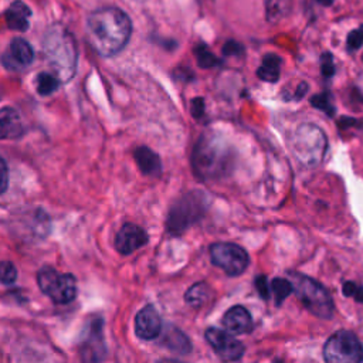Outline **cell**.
<instances>
[{
	"label": "cell",
	"mask_w": 363,
	"mask_h": 363,
	"mask_svg": "<svg viewBox=\"0 0 363 363\" xmlns=\"http://www.w3.org/2000/svg\"><path fill=\"white\" fill-rule=\"evenodd\" d=\"M132 34V23L118 7H102L92 11L86 20V37L91 47L102 57L121 52Z\"/></svg>",
	"instance_id": "6da1fadb"
},
{
	"label": "cell",
	"mask_w": 363,
	"mask_h": 363,
	"mask_svg": "<svg viewBox=\"0 0 363 363\" xmlns=\"http://www.w3.org/2000/svg\"><path fill=\"white\" fill-rule=\"evenodd\" d=\"M233 150L221 139L203 135L193 152V167L200 179H216L230 172Z\"/></svg>",
	"instance_id": "7a4b0ae2"
},
{
	"label": "cell",
	"mask_w": 363,
	"mask_h": 363,
	"mask_svg": "<svg viewBox=\"0 0 363 363\" xmlns=\"http://www.w3.org/2000/svg\"><path fill=\"white\" fill-rule=\"evenodd\" d=\"M44 55L60 81L74 77L78 51L71 33L61 27H52L44 37Z\"/></svg>",
	"instance_id": "3957f363"
},
{
	"label": "cell",
	"mask_w": 363,
	"mask_h": 363,
	"mask_svg": "<svg viewBox=\"0 0 363 363\" xmlns=\"http://www.w3.org/2000/svg\"><path fill=\"white\" fill-rule=\"evenodd\" d=\"M288 281L302 305L315 316L329 319L335 312L329 292L313 278L301 272H288Z\"/></svg>",
	"instance_id": "277c9868"
},
{
	"label": "cell",
	"mask_w": 363,
	"mask_h": 363,
	"mask_svg": "<svg viewBox=\"0 0 363 363\" xmlns=\"http://www.w3.org/2000/svg\"><path fill=\"white\" fill-rule=\"evenodd\" d=\"M291 150L305 166L319 164L326 153L328 139L325 132L313 123H302L291 136Z\"/></svg>",
	"instance_id": "5b68a950"
},
{
	"label": "cell",
	"mask_w": 363,
	"mask_h": 363,
	"mask_svg": "<svg viewBox=\"0 0 363 363\" xmlns=\"http://www.w3.org/2000/svg\"><path fill=\"white\" fill-rule=\"evenodd\" d=\"M37 284L54 303L65 305L75 299L78 288L74 275L61 274L52 267H43L37 272Z\"/></svg>",
	"instance_id": "8992f818"
},
{
	"label": "cell",
	"mask_w": 363,
	"mask_h": 363,
	"mask_svg": "<svg viewBox=\"0 0 363 363\" xmlns=\"http://www.w3.org/2000/svg\"><path fill=\"white\" fill-rule=\"evenodd\" d=\"M323 359L326 363H362L363 345L352 330L340 329L326 340Z\"/></svg>",
	"instance_id": "52a82bcc"
},
{
	"label": "cell",
	"mask_w": 363,
	"mask_h": 363,
	"mask_svg": "<svg viewBox=\"0 0 363 363\" xmlns=\"http://www.w3.org/2000/svg\"><path fill=\"white\" fill-rule=\"evenodd\" d=\"M206 210V196L193 191L179 199L169 211L167 230L172 234H182L190 224L197 221Z\"/></svg>",
	"instance_id": "ba28073f"
},
{
	"label": "cell",
	"mask_w": 363,
	"mask_h": 363,
	"mask_svg": "<svg viewBox=\"0 0 363 363\" xmlns=\"http://www.w3.org/2000/svg\"><path fill=\"white\" fill-rule=\"evenodd\" d=\"M211 262L221 268L227 275L237 277L242 274L250 262L247 251L234 242H214L210 245Z\"/></svg>",
	"instance_id": "9c48e42d"
},
{
	"label": "cell",
	"mask_w": 363,
	"mask_h": 363,
	"mask_svg": "<svg viewBox=\"0 0 363 363\" xmlns=\"http://www.w3.org/2000/svg\"><path fill=\"white\" fill-rule=\"evenodd\" d=\"M204 336L208 345L216 352V354L223 362H235L242 357L244 345L238 339H235L230 332L217 328H208Z\"/></svg>",
	"instance_id": "30bf717a"
},
{
	"label": "cell",
	"mask_w": 363,
	"mask_h": 363,
	"mask_svg": "<svg viewBox=\"0 0 363 363\" xmlns=\"http://www.w3.org/2000/svg\"><path fill=\"white\" fill-rule=\"evenodd\" d=\"M146 242H147L146 231L136 224L126 223L121 227V230L116 234L115 248L118 250V252L128 255L139 250L140 247H143Z\"/></svg>",
	"instance_id": "8fae6325"
},
{
	"label": "cell",
	"mask_w": 363,
	"mask_h": 363,
	"mask_svg": "<svg viewBox=\"0 0 363 363\" xmlns=\"http://www.w3.org/2000/svg\"><path fill=\"white\" fill-rule=\"evenodd\" d=\"M79 350L85 363H99L104 359L105 345L99 320H96V323L91 322V328L86 330Z\"/></svg>",
	"instance_id": "7c38bea8"
},
{
	"label": "cell",
	"mask_w": 363,
	"mask_h": 363,
	"mask_svg": "<svg viewBox=\"0 0 363 363\" xmlns=\"http://www.w3.org/2000/svg\"><path fill=\"white\" fill-rule=\"evenodd\" d=\"M135 332L143 340H153L162 332V319L157 311L147 305L135 316Z\"/></svg>",
	"instance_id": "4fadbf2b"
},
{
	"label": "cell",
	"mask_w": 363,
	"mask_h": 363,
	"mask_svg": "<svg viewBox=\"0 0 363 363\" xmlns=\"http://www.w3.org/2000/svg\"><path fill=\"white\" fill-rule=\"evenodd\" d=\"M34 52L31 45L23 38H14L7 52L3 55V62L10 69H21L33 62Z\"/></svg>",
	"instance_id": "5bb4252c"
},
{
	"label": "cell",
	"mask_w": 363,
	"mask_h": 363,
	"mask_svg": "<svg viewBox=\"0 0 363 363\" xmlns=\"http://www.w3.org/2000/svg\"><path fill=\"white\" fill-rule=\"evenodd\" d=\"M223 325L227 329V332L234 333V335L248 333L254 328V322H252V318H251L250 312L241 305L231 306L224 313Z\"/></svg>",
	"instance_id": "9a60e30c"
},
{
	"label": "cell",
	"mask_w": 363,
	"mask_h": 363,
	"mask_svg": "<svg viewBox=\"0 0 363 363\" xmlns=\"http://www.w3.org/2000/svg\"><path fill=\"white\" fill-rule=\"evenodd\" d=\"M23 133V122L14 108L0 109V139H16Z\"/></svg>",
	"instance_id": "2e32d148"
},
{
	"label": "cell",
	"mask_w": 363,
	"mask_h": 363,
	"mask_svg": "<svg viewBox=\"0 0 363 363\" xmlns=\"http://www.w3.org/2000/svg\"><path fill=\"white\" fill-rule=\"evenodd\" d=\"M30 16L31 10L28 6L20 0H16L6 11V23L11 30L26 31L30 27Z\"/></svg>",
	"instance_id": "e0dca14e"
},
{
	"label": "cell",
	"mask_w": 363,
	"mask_h": 363,
	"mask_svg": "<svg viewBox=\"0 0 363 363\" xmlns=\"http://www.w3.org/2000/svg\"><path fill=\"white\" fill-rule=\"evenodd\" d=\"M133 157L140 169V172L146 176H159L162 173V162L157 153L146 146H140L135 149Z\"/></svg>",
	"instance_id": "ac0fdd59"
},
{
	"label": "cell",
	"mask_w": 363,
	"mask_h": 363,
	"mask_svg": "<svg viewBox=\"0 0 363 363\" xmlns=\"http://www.w3.org/2000/svg\"><path fill=\"white\" fill-rule=\"evenodd\" d=\"M163 345L167 349L174 350L182 354L189 353L191 350V343H190L189 337L177 328H170L166 330V333L163 335Z\"/></svg>",
	"instance_id": "d6986e66"
},
{
	"label": "cell",
	"mask_w": 363,
	"mask_h": 363,
	"mask_svg": "<svg viewBox=\"0 0 363 363\" xmlns=\"http://www.w3.org/2000/svg\"><path fill=\"white\" fill-rule=\"evenodd\" d=\"M292 0H264L265 18L271 24L282 21L291 11Z\"/></svg>",
	"instance_id": "ffe728a7"
},
{
	"label": "cell",
	"mask_w": 363,
	"mask_h": 363,
	"mask_svg": "<svg viewBox=\"0 0 363 363\" xmlns=\"http://www.w3.org/2000/svg\"><path fill=\"white\" fill-rule=\"evenodd\" d=\"M279 65H281V58L277 54H267L262 57V64L257 69L258 78L267 82H277L279 78Z\"/></svg>",
	"instance_id": "44dd1931"
},
{
	"label": "cell",
	"mask_w": 363,
	"mask_h": 363,
	"mask_svg": "<svg viewBox=\"0 0 363 363\" xmlns=\"http://www.w3.org/2000/svg\"><path fill=\"white\" fill-rule=\"evenodd\" d=\"M210 295L211 288L206 282H197L189 288L184 295V301L193 308H200L210 299Z\"/></svg>",
	"instance_id": "7402d4cb"
},
{
	"label": "cell",
	"mask_w": 363,
	"mask_h": 363,
	"mask_svg": "<svg viewBox=\"0 0 363 363\" xmlns=\"http://www.w3.org/2000/svg\"><path fill=\"white\" fill-rule=\"evenodd\" d=\"M58 82H60V79L55 75L48 74V72H40L37 77V92L40 95L47 96L57 89Z\"/></svg>",
	"instance_id": "603a6c76"
},
{
	"label": "cell",
	"mask_w": 363,
	"mask_h": 363,
	"mask_svg": "<svg viewBox=\"0 0 363 363\" xmlns=\"http://www.w3.org/2000/svg\"><path fill=\"white\" fill-rule=\"evenodd\" d=\"M271 291L275 296V305H281L284 302V299L291 294L292 291V285L288 279L284 278H275L271 282Z\"/></svg>",
	"instance_id": "cb8c5ba5"
},
{
	"label": "cell",
	"mask_w": 363,
	"mask_h": 363,
	"mask_svg": "<svg viewBox=\"0 0 363 363\" xmlns=\"http://www.w3.org/2000/svg\"><path fill=\"white\" fill-rule=\"evenodd\" d=\"M194 55H196L199 65L203 68H210V67L218 64L217 57L204 44H200L194 48Z\"/></svg>",
	"instance_id": "d4e9b609"
},
{
	"label": "cell",
	"mask_w": 363,
	"mask_h": 363,
	"mask_svg": "<svg viewBox=\"0 0 363 363\" xmlns=\"http://www.w3.org/2000/svg\"><path fill=\"white\" fill-rule=\"evenodd\" d=\"M17 278V269L10 261H0V282L13 284Z\"/></svg>",
	"instance_id": "484cf974"
},
{
	"label": "cell",
	"mask_w": 363,
	"mask_h": 363,
	"mask_svg": "<svg viewBox=\"0 0 363 363\" xmlns=\"http://www.w3.org/2000/svg\"><path fill=\"white\" fill-rule=\"evenodd\" d=\"M342 292L345 296H352L357 302H363V285L347 281L342 286Z\"/></svg>",
	"instance_id": "4316f807"
},
{
	"label": "cell",
	"mask_w": 363,
	"mask_h": 363,
	"mask_svg": "<svg viewBox=\"0 0 363 363\" xmlns=\"http://www.w3.org/2000/svg\"><path fill=\"white\" fill-rule=\"evenodd\" d=\"M311 104L320 109V111H325L328 115H333V106L330 104V98L328 94H318L315 95L312 99H311Z\"/></svg>",
	"instance_id": "83f0119b"
},
{
	"label": "cell",
	"mask_w": 363,
	"mask_h": 363,
	"mask_svg": "<svg viewBox=\"0 0 363 363\" xmlns=\"http://www.w3.org/2000/svg\"><path fill=\"white\" fill-rule=\"evenodd\" d=\"M363 45V26L349 33L347 35V47L350 50H357Z\"/></svg>",
	"instance_id": "f1b7e54d"
},
{
	"label": "cell",
	"mask_w": 363,
	"mask_h": 363,
	"mask_svg": "<svg viewBox=\"0 0 363 363\" xmlns=\"http://www.w3.org/2000/svg\"><path fill=\"white\" fill-rule=\"evenodd\" d=\"M9 187V169L3 157H0V194H3Z\"/></svg>",
	"instance_id": "f546056e"
},
{
	"label": "cell",
	"mask_w": 363,
	"mask_h": 363,
	"mask_svg": "<svg viewBox=\"0 0 363 363\" xmlns=\"http://www.w3.org/2000/svg\"><path fill=\"white\" fill-rule=\"evenodd\" d=\"M255 288H257V291H258V294L261 295L262 299H267L269 296V288H268V284H267V278L264 275L257 277Z\"/></svg>",
	"instance_id": "4dcf8cb0"
},
{
	"label": "cell",
	"mask_w": 363,
	"mask_h": 363,
	"mask_svg": "<svg viewBox=\"0 0 363 363\" xmlns=\"http://www.w3.org/2000/svg\"><path fill=\"white\" fill-rule=\"evenodd\" d=\"M223 52H224L225 55H237V54H241V52H242V45L238 44V43L234 41V40H230V41H227V43L224 44Z\"/></svg>",
	"instance_id": "1f68e13d"
},
{
	"label": "cell",
	"mask_w": 363,
	"mask_h": 363,
	"mask_svg": "<svg viewBox=\"0 0 363 363\" xmlns=\"http://www.w3.org/2000/svg\"><path fill=\"white\" fill-rule=\"evenodd\" d=\"M190 105H191V115L194 118H200L204 113V101H203V98L191 99Z\"/></svg>",
	"instance_id": "d6a6232c"
},
{
	"label": "cell",
	"mask_w": 363,
	"mask_h": 363,
	"mask_svg": "<svg viewBox=\"0 0 363 363\" xmlns=\"http://www.w3.org/2000/svg\"><path fill=\"white\" fill-rule=\"evenodd\" d=\"M333 72H335V65L332 64L330 57H329V61L322 62V74L325 77H330V75H333Z\"/></svg>",
	"instance_id": "836d02e7"
},
{
	"label": "cell",
	"mask_w": 363,
	"mask_h": 363,
	"mask_svg": "<svg viewBox=\"0 0 363 363\" xmlns=\"http://www.w3.org/2000/svg\"><path fill=\"white\" fill-rule=\"evenodd\" d=\"M306 92H308V84H306V82H302V84L298 85L296 92H295V96L299 99V98H302Z\"/></svg>",
	"instance_id": "e575fe53"
},
{
	"label": "cell",
	"mask_w": 363,
	"mask_h": 363,
	"mask_svg": "<svg viewBox=\"0 0 363 363\" xmlns=\"http://www.w3.org/2000/svg\"><path fill=\"white\" fill-rule=\"evenodd\" d=\"M157 363H182V362L172 360V359H163V360H160V362H157Z\"/></svg>",
	"instance_id": "d590c367"
}]
</instances>
